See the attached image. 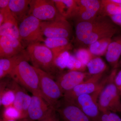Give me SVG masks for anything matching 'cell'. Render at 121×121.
Listing matches in <instances>:
<instances>
[{"mask_svg": "<svg viewBox=\"0 0 121 121\" xmlns=\"http://www.w3.org/2000/svg\"><path fill=\"white\" fill-rule=\"evenodd\" d=\"M117 30L114 25L107 20H96L79 22L76 32L83 43L91 45L104 38H112Z\"/></svg>", "mask_w": 121, "mask_h": 121, "instance_id": "6da1fadb", "label": "cell"}, {"mask_svg": "<svg viewBox=\"0 0 121 121\" xmlns=\"http://www.w3.org/2000/svg\"><path fill=\"white\" fill-rule=\"evenodd\" d=\"M28 61L25 60L21 62L9 75L12 80L33 95L41 97L48 102L40 90L38 73Z\"/></svg>", "mask_w": 121, "mask_h": 121, "instance_id": "7a4b0ae2", "label": "cell"}, {"mask_svg": "<svg viewBox=\"0 0 121 121\" xmlns=\"http://www.w3.org/2000/svg\"><path fill=\"white\" fill-rule=\"evenodd\" d=\"M117 73V68H114L109 75L108 82L99 94L98 105L101 112H121V97L114 82Z\"/></svg>", "mask_w": 121, "mask_h": 121, "instance_id": "3957f363", "label": "cell"}, {"mask_svg": "<svg viewBox=\"0 0 121 121\" xmlns=\"http://www.w3.org/2000/svg\"><path fill=\"white\" fill-rule=\"evenodd\" d=\"M26 50L33 66L54 76L57 68L55 65L53 53L50 48L44 44L37 43L29 45Z\"/></svg>", "mask_w": 121, "mask_h": 121, "instance_id": "277c9868", "label": "cell"}, {"mask_svg": "<svg viewBox=\"0 0 121 121\" xmlns=\"http://www.w3.org/2000/svg\"><path fill=\"white\" fill-rule=\"evenodd\" d=\"M41 23L36 17L28 15L19 24L20 41L24 48L33 44L44 41Z\"/></svg>", "mask_w": 121, "mask_h": 121, "instance_id": "5b68a950", "label": "cell"}, {"mask_svg": "<svg viewBox=\"0 0 121 121\" xmlns=\"http://www.w3.org/2000/svg\"><path fill=\"white\" fill-rule=\"evenodd\" d=\"M103 73L91 75L74 89L65 93L64 94L63 99L66 101L71 103L80 95L92 94L102 89L109 79L108 76L102 79Z\"/></svg>", "mask_w": 121, "mask_h": 121, "instance_id": "8992f818", "label": "cell"}, {"mask_svg": "<svg viewBox=\"0 0 121 121\" xmlns=\"http://www.w3.org/2000/svg\"><path fill=\"white\" fill-rule=\"evenodd\" d=\"M35 68L39 75L41 92L48 103L55 109L59 99L63 97V94L55 80L54 76L40 69Z\"/></svg>", "mask_w": 121, "mask_h": 121, "instance_id": "52a82bcc", "label": "cell"}, {"mask_svg": "<svg viewBox=\"0 0 121 121\" xmlns=\"http://www.w3.org/2000/svg\"><path fill=\"white\" fill-rule=\"evenodd\" d=\"M29 15L41 22L54 20L60 16L53 0H31Z\"/></svg>", "mask_w": 121, "mask_h": 121, "instance_id": "ba28073f", "label": "cell"}, {"mask_svg": "<svg viewBox=\"0 0 121 121\" xmlns=\"http://www.w3.org/2000/svg\"><path fill=\"white\" fill-rule=\"evenodd\" d=\"M41 28L43 35L46 38L69 39L71 34L70 24L60 15L52 21L41 22Z\"/></svg>", "mask_w": 121, "mask_h": 121, "instance_id": "9c48e42d", "label": "cell"}, {"mask_svg": "<svg viewBox=\"0 0 121 121\" xmlns=\"http://www.w3.org/2000/svg\"><path fill=\"white\" fill-rule=\"evenodd\" d=\"M103 88L92 94L80 95L71 103L78 107L91 121H98L101 112L98 105V99Z\"/></svg>", "mask_w": 121, "mask_h": 121, "instance_id": "30bf717a", "label": "cell"}, {"mask_svg": "<svg viewBox=\"0 0 121 121\" xmlns=\"http://www.w3.org/2000/svg\"><path fill=\"white\" fill-rule=\"evenodd\" d=\"M55 109L63 121H92L78 107L63 99Z\"/></svg>", "mask_w": 121, "mask_h": 121, "instance_id": "8fae6325", "label": "cell"}, {"mask_svg": "<svg viewBox=\"0 0 121 121\" xmlns=\"http://www.w3.org/2000/svg\"><path fill=\"white\" fill-rule=\"evenodd\" d=\"M89 74L83 72L70 70L57 75L55 79L64 94L86 80Z\"/></svg>", "mask_w": 121, "mask_h": 121, "instance_id": "7c38bea8", "label": "cell"}, {"mask_svg": "<svg viewBox=\"0 0 121 121\" xmlns=\"http://www.w3.org/2000/svg\"><path fill=\"white\" fill-rule=\"evenodd\" d=\"M77 7L75 17L79 22L93 20L100 11L101 1L97 0H77Z\"/></svg>", "mask_w": 121, "mask_h": 121, "instance_id": "4fadbf2b", "label": "cell"}, {"mask_svg": "<svg viewBox=\"0 0 121 121\" xmlns=\"http://www.w3.org/2000/svg\"><path fill=\"white\" fill-rule=\"evenodd\" d=\"M8 86L15 93V98L13 106L22 115V119L27 118L28 110L31 97L26 93L25 89L13 80L9 81Z\"/></svg>", "mask_w": 121, "mask_h": 121, "instance_id": "5bb4252c", "label": "cell"}, {"mask_svg": "<svg viewBox=\"0 0 121 121\" xmlns=\"http://www.w3.org/2000/svg\"><path fill=\"white\" fill-rule=\"evenodd\" d=\"M54 108L43 98L33 95L28 110L27 118L34 121H40Z\"/></svg>", "mask_w": 121, "mask_h": 121, "instance_id": "9a60e30c", "label": "cell"}, {"mask_svg": "<svg viewBox=\"0 0 121 121\" xmlns=\"http://www.w3.org/2000/svg\"><path fill=\"white\" fill-rule=\"evenodd\" d=\"M25 50L19 40L9 35L0 36V58H7Z\"/></svg>", "mask_w": 121, "mask_h": 121, "instance_id": "2e32d148", "label": "cell"}, {"mask_svg": "<svg viewBox=\"0 0 121 121\" xmlns=\"http://www.w3.org/2000/svg\"><path fill=\"white\" fill-rule=\"evenodd\" d=\"M30 60L29 56L26 50L22 52L7 58L0 59V78L1 80L9 75L11 71L20 63L23 60Z\"/></svg>", "mask_w": 121, "mask_h": 121, "instance_id": "e0dca14e", "label": "cell"}, {"mask_svg": "<svg viewBox=\"0 0 121 121\" xmlns=\"http://www.w3.org/2000/svg\"><path fill=\"white\" fill-rule=\"evenodd\" d=\"M4 9L5 19L3 23L0 25V36L9 35L20 41L19 25L13 16L9 7Z\"/></svg>", "mask_w": 121, "mask_h": 121, "instance_id": "ac0fdd59", "label": "cell"}, {"mask_svg": "<svg viewBox=\"0 0 121 121\" xmlns=\"http://www.w3.org/2000/svg\"><path fill=\"white\" fill-rule=\"evenodd\" d=\"M31 0H9V8L18 25L29 15Z\"/></svg>", "mask_w": 121, "mask_h": 121, "instance_id": "d6986e66", "label": "cell"}, {"mask_svg": "<svg viewBox=\"0 0 121 121\" xmlns=\"http://www.w3.org/2000/svg\"><path fill=\"white\" fill-rule=\"evenodd\" d=\"M43 43L52 51L54 61L60 54L68 51L71 47L69 39L66 38H46Z\"/></svg>", "mask_w": 121, "mask_h": 121, "instance_id": "ffe728a7", "label": "cell"}, {"mask_svg": "<svg viewBox=\"0 0 121 121\" xmlns=\"http://www.w3.org/2000/svg\"><path fill=\"white\" fill-rule=\"evenodd\" d=\"M59 13L66 19L75 17L76 0H53Z\"/></svg>", "mask_w": 121, "mask_h": 121, "instance_id": "44dd1931", "label": "cell"}, {"mask_svg": "<svg viewBox=\"0 0 121 121\" xmlns=\"http://www.w3.org/2000/svg\"><path fill=\"white\" fill-rule=\"evenodd\" d=\"M121 55V36L111 41L105 54L107 60L117 68V63Z\"/></svg>", "mask_w": 121, "mask_h": 121, "instance_id": "7402d4cb", "label": "cell"}, {"mask_svg": "<svg viewBox=\"0 0 121 121\" xmlns=\"http://www.w3.org/2000/svg\"><path fill=\"white\" fill-rule=\"evenodd\" d=\"M8 83L4 81L0 82V105L4 108L13 105L15 98V93L8 86Z\"/></svg>", "mask_w": 121, "mask_h": 121, "instance_id": "603a6c76", "label": "cell"}, {"mask_svg": "<svg viewBox=\"0 0 121 121\" xmlns=\"http://www.w3.org/2000/svg\"><path fill=\"white\" fill-rule=\"evenodd\" d=\"M100 11L109 16L121 14V0L101 1Z\"/></svg>", "mask_w": 121, "mask_h": 121, "instance_id": "cb8c5ba5", "label": "cell"}, {"mask_svg": "<svg viewBox=\"0 0 121 121\" xmlns=\"http://www.w3.org/2000/svg\"><path fill=\"white\" fill-rule=\"evenodd\" d=\"M112 41L110 37L100 39L90 45L89 51L94 56H102L106 54Z\"/></svg>", "mask_w": 121, "mask_h": 121, "instance_id": "d4e9b609", "label": "cell"}, {"mask_svg": "<svg viewBox=\"0 0 121 121\" xmlns=\"http://www.w3.org/2000/svg\"><path fill=\"white\" fill-rule=\"evenodd\" d=\"M86 67L88 69L89 73L93 75L104 73L107 67L101 58L95 56L87 64Z\"/></svg>", "mask_w": 121, "mask_h": 121, "instance_id": "484cf974", "label": "cell"}, {"mask_svg": "<svg viewBox=\"0 0 121 121\" xmlns=\"http://www.w3.org/2000/svg\"><path fill=\"white\" fill-rule=\"evenodd\" d=\"M74 56L86 67L87 64L92 59L97 56L93 55L89 50L83 48L77 50Z\"/></svg>", "mask_w": 121, "mask_h": 121, "instance_id": "4316f807", "label": "cell"}, {"mask_svg": "<svg viewBox=\"0 0 121 121\" xmlns=\"http://www.w3.org/2000/svg\"><path fill=\"white\" fill-rule=\"evenodd\" d=\"M3 118L7 120L17 121L22 119V115L13 105L4 108L3 113Z\"/></svg>", "mask_w": 121, "mask_h": 121, "instance_id": "83f0119b", "label": "cell"}, {"mask_svg": "<svg viewBox=\"0 0 121 121\" xmlns=\"http://www.w3.org/2000/svg\"><path fill=\"white\" fill-rule=\"evenodd\" d=\"M67 68L70 71H76L83 72L86 67H84L74 56L70 55Z\"/></svg>", "mask_w": 121, "mask_h": 121, "instance_id": "f1b7e54d", "label": "cell"}, {"mask_svg": "<svg viewBox=\"0 0 121 121\" xmlns=\"http://www.w3.org/2000/svg\"><path fill=\"white\" fill-rule=\"evenodd\" d=\"M70 55L68 51L60 54L55 60V65L57 68L63 69L67 68Z\"/></svg>", "mask_w": 121, "mask_h": 121, "instance_id": "f546056e", "label": "cell"}, {"mask_svg": "<svg viewBox=\"0 0 121 121\" xmlns=\"http://www.w3.org/2000/svg\"><path fill=\"white\" fill-rule=\"evenodd\" d=\"M56 112L55 109L53 108L44 117L39 121H60Z\"/></svg>", "mask_w": 121, "mask_h": 121, "instance_id": "4dcf8cb0", "label": "cell"}, {"mask_svg": "<svg viewBox=\"0 0 121 121\" xmlns=\"http://www.w3.org/2000/svg\"><path fill=\"white\" fill-rule=\"evenodd\" d=\"M114 82L121 97V69L115 76Z\"/></svg>", "mask_w": 121, "mask_h": 121, "instance_id": "1f68e13d", "label": "cell"}, {"mask_svg": "<svg viewBox=\"0 0 121 121\" xmlns=\"http://www.w3.org/2000/svg\"><path fill=\"white\" fill-rule=\"evenodd\" d=\"M109 112H101L98 121H111Z\"/></svg>", "mask_w": 121, "mask_h": 121, "instance_id": "d6a6232c", "label": "cell"}, {"mask_svg": "<svg viewBox=\"0 0 121 121\" xmlns=\"http://www.w3.org/2000/svg\"><path fill=\"white\" fill-rule=\"evenodd\" d=\"M109 16L114 23L121 26V14L111 15Z\"/></svg>", "mask_w": 121, "mask_h": 121, "instance_id": "836d02e7", "label": "cell"}, {"mask_svg": "<svg viewBox=\"0 0 121 121\" xmlns=\"http://www.w3.org/2000/svg\"><path fill=\"white\" fill-rule=\"evenodd\" d=\"M109 114L111 121H121V118L117 113L109 112Z\"/></svg>", "mask_w": 121, "mask_h": 121, "instance_id": "e575fe53", "label": "cell"}, {"mask_svg": "<svg viewBox=\"0 0 121 121\" xmlns=\"http://www.w3.org/2000/svg\"><path fill=\"white\" fill-rule=\"evenodd\" d=\"M9 0H0V9H4L8 8Z\"/></svg>", "mask_w": 121, "mask_h": 121, "instance_id": "d590c367", "label": "cell"}, {"mask_svg": "<svg viewBox=\"0 0 121 121\" xmlns=\"http://www.w3.org/2000/svg\"><path fill=\"white\" fill-rule=\"evenodd\" d=\"M5 16L4 10L3 9H0V25H1L4 21Z\"/></svg>", "mask_w": 121, "mask_h": 121, "instance_id": "8d00e7d4", "label": "cell"}, {"mask_svg": "<svg viewBox=\"0 0 121 121\" xmlns=\"http://www.w3.org/2000/svg\"><path fill=\"white\" fill-rule=\"evenodd\" d=\"M17 121H35L31 120L28 118H24V119H20V120H17Z\"/></svg>", "mask_w": 121, "mask_h": 121, "instance_id": "74e56055", "label": "cell"}, {"mask_svg": "<svg viewBox=\"0 0 121 121\" xmlns=\"http://www.w3.org/2000/svg\"><path fill=\"white\" fill-rule=\"evenodd\" d=\"M1 121H17L13 120H7V119H5L3 118Z\"/></svg>", "mask_w": 121, "mask_h": 121, "instance_id": "f35d334b", "label": "cell"}]
</instances>
